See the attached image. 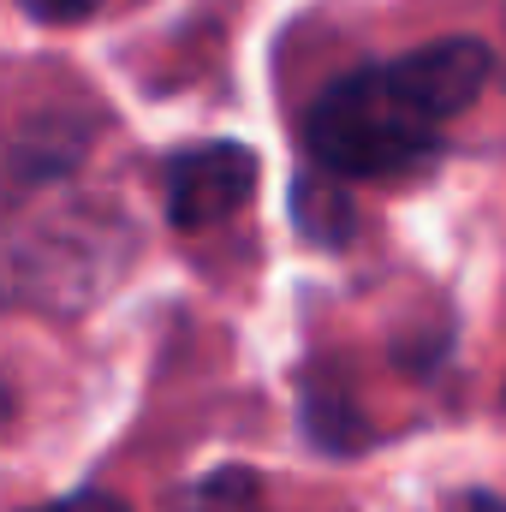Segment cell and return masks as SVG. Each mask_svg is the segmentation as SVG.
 I'll use <instances>...</instances> for the list:
<instances>
[{
	"instance_id": "obj_4",
	"label": "cell",
	"mask_w": 506,
	"mask_h": 512,
	"mask_svg": "<svg viewBox=\"0 0 506 512\" xmlns=\"http://www.w3.org/2000/svg\"><path fill=\"white\" fill-rule=\"evenodd\" d=\"M393 66H399V78L417 90V102H423L441 126L459 120V114L483 96V84H489V72H495L489 48L471 42V36H447V42L411 48V54H399Z\"/></svg>"
},
{
	"instance_id": "obj_5",
	"label": "cell",
	"mask_w": 506,
	"mask_h": 512,
	"mask_svg": "<svg viewBox=\"0 0 506 512\" xmlns=\"http://www.w3.org/2000/svg\"><path fill=\"white\" fill-rule=\"evenodd\" d=\"M36 24H84L102 12V0H18Z\"/></svg>"
},
{
	"instance_id": "obj_2",
	"label": "cell",
	"mask_w": 506,
	"mask_h": 512,
	"mask_svg": "<svg viewBox=\"0 0 506 512\" xmlns=\"http://www.w3.org/2000/svg\"><path fill=\"white\" fill-rule=\"evenodd\" d=\"M126 256L131 239L120 221L90 215V209L48 215L12 239V298L36 310H84L120 280Z\"/></svg>"
},
{
	"instance_id": "obj_3",
	"label": "cell",
	"mask_w": 506,
	"mask_h": 512,
	"mask_svg": "<svg viewBox=\"0 0 506 512\" xmlns=\"http://www.w3.org/2000/svg\"><path fill=\"white\" fill-rule=\"evenodd\" d=\"M256 191V155L239 143H203L167 167V215L179 233H209L239 215Z\"/></svg>"
},
{
	"instance_id": "obj_6",
	"label": "cell",
	"mask_w": 506,
	"mask_h": 512,
	"mask_svg": "<svg viewBox=\"0 0 506 512\" xmlns=\"http://www.w3.org/2000/svg\"><path fill=\"white\" fill-rule=\"evenodd\" d=\"M24 512H126V501H114V495H102V489H84V495H66V501L24 507Z\"/></svg>"
},
{
	"instance_id": "obj_1",
	"label": "cell",
	"mask_w": 506,
	"mask_h": 512,
	"mask_svg": "<svg viewBox=\"0 0 506 512\" xmlns=\"http://www.w3.org/2000/svg\"><path fill=\"white\" fill-rule=\"evenodd\" d=\"M435 131L441 120L417 102V90L399 78L393 60L328 84L304 114V143L334 179L417 173L435 155Z\"/></svg>"
}]
</instances>
